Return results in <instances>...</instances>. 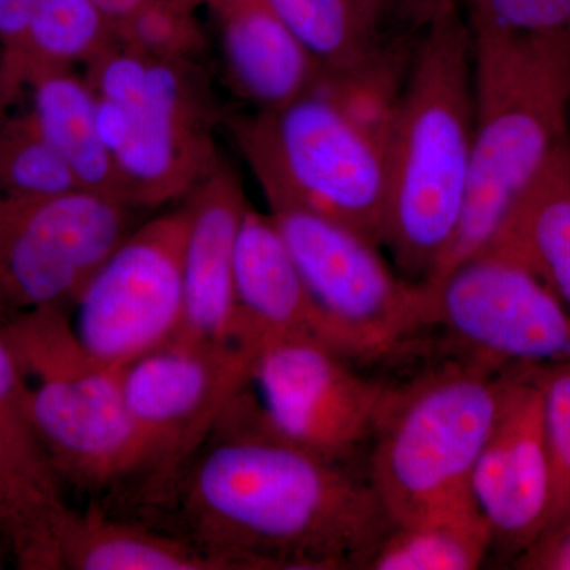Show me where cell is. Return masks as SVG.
Here are the masks:
<instances>
[{
    "instance_id": "cell-3",
    "label": "cell",
    "mask_w": 570,
    "mask_h": 570,
    "mask_svg": "<svg viewBox=\"0 0 570 570\" xmlns=\"http://www.w3.org/2000/svg\"><path fill=\"white\" fill-rule=\"evenodd\" d=\"M469 24L475 102L471 176L459 230L428 281L483 253L521 190L569 141L570 31L521 33Z\"/></svg>"
},
{
    "instance_id": "cell-20",
    "label": "cell",
    "mask_w": 570,
    "mask_h": 570,
    "mask_svg": "<svg viewBox=\"0 0 570 570\" xmlns=\"http://www.w3.org/2000/svg\"><path fill=\"white\" fill-rule=\"evenodd\" d=\"M59 570H227L189 540L102 508L69 509L58 540Z\"/></svg>"
},
{
    "instance_id": "cell-2",
    "label": "cell",
    "mask_w": 570,
    "mask_h": 570,
    "mask_svg": "<svg viewBox=\"0 0 570 570\" xmlns=\"http://www.w3.org/2000/svg\"><path fill=\"white\" fill-rule=\"evenodd\" d=\"M474 127L471 24L459 0H430L385 141L382 246L412 283L434 275L459 230Z\"/></svg>"
},
{
    "instance_id": "cell-4",
    "label": "cell",
    "mask_w": 570,
    "mask_h": 570,
    "mask_svg": "<svg viewBox=\"0 0 570 570\" xmlns=\"http://www.w3.org/2000/svg\"><path fill=\"white\" fill-rule=\"evenodd\" d=\"M227 126L269 212L317 214L382 246L387 124L321 81L294 102L232 116Z\"/></svg>"
},
{
    "instance_id": "cell-34",
    "label": "cell",
    "mask_w": 570,
    "mask_h": 570,
    "mask_svg": "<svg viewBox=\"0 0 570 570\" xmlns=\"http://www.w3.org/2000/svg\"><path fill=\"white\" fill-rule=\"evenodd\" d=\"M171 2L179 3V6L187 7V9H197L202 3H206V0H171Z\"/></svg>"
},
{
    "instance_id": "cell-14",
    "label": "cell",
    "mask_w": 570,
    "mask_h": 570,
    "mask_svg": "<svg viewBox=\"0 0 570 570\" xmlns=\"http://www.w3.org/2000/svg\"><path fill=\"white\" fill-rule=\"evenodd\" d=\"M493 547L519 557L546 531L550 463L538 365L505 367L501 409L471 478Z\"/></svg>"
},
{
    "instance_id": "cell-10",
    "label": "cell",
    "mask_w": 570,
    "mask_h": 570,
    "mask_svg": "<svg viewBox=\"0 0 570 570\" xmlns=\"http://www.w3.org/2000/svg\"><path fill=\"white\" fill-rule=\"evenodd\" d=\"M105 100L126 110V137L112 159L124 200L132 208L189 197L223 160L214 141L223 116L197 62L146 56L132 78Z\"/></svg>"
},
{
    "instance_id": "cell-9",
    "label": "cell",
    "mask_w": 570,
    "mask_h": 570,
    "mask_svg": "<svg viewBox=\"0 0 570 570\" xmlns=\"http://www.w3.org/2000/svg\"><path fill=\"white\" fill-rule=\"evenodd\" d=\"M269 214L311 295L347 341L356 363L407 352L415 336L433 326L430 287L393 273L381 246L317 214Z\"/></svg>"
},
{
    "instance_id": "cell-22",
    "label": "cell",
    "mask_w": 570,
    "mask_h": 570,
    "mask_svg": "<svg viewBox=\"0 0 570 570\" xmlns=\"http://www.w3.org/2000/svg\"><path fill=\"white\" fill-rule=\"evenodd\" d=\"M118 41L115 20L96 0H39L20 55L0 80V110L37 75L88 66Z\"/></svg>"
},
{
    "instance_id": "cell-29",
    "label": "cell",
    "mask_w": 570,
    "mask_h": 570,
    "mask_svg": "<svg viewBox=\"0 0 570 570\" xmlns=\"http://www.w3.org/2000/svg\"><path fill=\"white\" fill-rule=\"evenodd\" d=\"M39 0H0V80L9 73Z\"/></svg>"
},
{
    "instance_id": "cell-25",
    "label": "cell",
    "mask_w": 570,
    "mask_h": 570,
    "mask_svg": "<svg viewBox=\"0 0 570 570\" xmlns=\"http://www.w3.org/2000/svg\"><path fill=\"white\" fill-rule=\"evenodd\" d=\"M80 189L31 112L0 119V195L48 198Z\"/></svg>"
},
{
    "instance_id": "cell-31",
    "label": "cell",
    "mask_w": 570,
    "mask_h": 570,
    "mask_svg": "<svg viewBox=\"0 0 570 570\" xmlns=\"http://www.w3.org/2000/svg\"><path fill=\"white\" fill-rule=\"evenodd\" d=\"M100 7L115 20L116 24L126 20L137 7H140L145 0H96Z\"/></svg>"
},
{
    "instance_id": "cell-23",
    "label": "cell",
    "mask_w": 570,
    "mask_h": 570,
    "mask_svg": "<svg viewBox=\"0 0 570 570\" xmlns=\"http://www.w3.org/2000/svg\"><path fill=\"white\" fill-rule=\"evenodd\" d=\"M493 549L489 521L472 494L393 524L367 570H474Z\"/></svg>"
},
{
    "instance_id": "cell-5",
    "label": "cell",
    "mask_w": 570,
    "mask_h": 570,
    "mask_svg": "<svg viewBox=\"0 0 570 570\" xmlns=\"http://www.w3.org/2000/svg\"><path fill=\"white\" fill-rule=\"evenodd\" d=\"M0 328L63 487L100 494L135 485L140 449L124 401L122 367L82 347L66 307L9 314Z\"/></svg>"
},
{
    "instance_id": "cell-6",
    "label": "cell",
    "mask_w": 570,
    "mask_h": 570,
    "mask_svg": "<svg viewBox=\"0 0 570 570\" xmlns=\"http://www.w3.org/2000/svg\"><path fill=\"white\" fill-rule=\"evenodd\" d=\"M504 370L456 356L390 387L373 439L370 480L393 524L471 491L504 390Z\"/></svg>"
},
{
    "instance_id": "cell-11",
    "label": "cell",
    "mask_w": 570,
    "mask_h": 570,
    "mask_svg": "<svg viewBox=\"0 0 570 570\" xmlns=\"http://www.w3.org/2000/svg\"><path fill=\"white\" fill-rule=\"evenodd\" d=\"M134 212L82 189L48 198L0 195V316L69 307L132 234Z\"/></svg>"
},
{
    "instance_id": "cell-13",
    "label": "cell",
    "mask_w": 570,
    "mask_h": 570,
    "mask_svg": "<svg viewBox=\"0 0 570 570\" xmlns=\"http://www.w3.org/2000/svg\"><path fill=\"white\" fill-rule=\"evenodd\" d=\"M433 326L459 356L504 370L570 356V314L519 262L487 249L428 281Z\"/></svg>"
},
{
    "instance_id": "cell-30",
    "label": "cell",
    "mask_w": 570,
    "mask_h": 570,
    "mask_svg": "<svg viewBox=\"0 0 570 570\" xmlns=\"http://www.w3.org/2000/svg\"><path fill=\"white\" fill-rule=\"evenodd\" d=\"M513 564L523 570H570V520L535 540Z\"/></svg>"
},
{
    "instance_id": "cell-26",
    "label": "cell",
    "mask_w": 570,
    "mask_h": 570,
    "mask_svg": "<svg viewBox=\"0 0 570 570\" xmlns=\"http://www.w3.org/2000/svg\"><path fill=\"white\" fill-rule=\"evenodd\" d=\"M116 31L126 47L163 61L195 62L208 45L195 10L171 0H145Z\"/></svg>"
},
{
    "instance_id": "cell-12",
    "label": "cell",
    "mask_w": 570,
    "mask_h": 570,
    "mask_svg": "<svg viewBox=\"0 0 570 570\" xmlns=\"http://www.w3.org/2000/svg\"><path fill=\"white\" fill-rule=\"evenodd\" d=\"M189 205L134 228L71 302L69 321L82 347L122 367L179 332Z\"/></svg>"
},
{
    "instance_id": "cell-16",
    "label": "cell",
    "mask_w": 570,
    "mask_h": 570,
    "mask_svg": "<svg viewBox=\"0 0 570 570\" xmlns=\"http://www.w3.org/2000/svg\"><path fill=\"white\" fill-rule=\"evenodd\" d=\"M183 322L176 336L197 343L243 340L235 288V253L249 202L224 160L187 197Z\"/></svg>"
},
{
    "instance_id": "cell-32",
    "label": "cell",
    "mask_w": 570,
    "mask_h": 570,
    "mask_svg": "<svg viewBox=\"0 0 570 570\" xmlns=\"http://www.w3.org/2000/svg\"><path fill=\"white\" fill-rule=\"evenodd\" d=\"M362 2L379 14H387L393 7V0H362Z\"/></svg>"
},
{
    "instance_id": "cell-1",
    "label": "cell",
    "mask_w": 570,
    "mask_h": 570,
    "mask_svg": "<svg viewBox=\"0 0 570 570\" xmlns=\"http://www.w3.org/2000/svg\"><path fill=\"white\" fill-rule=\"evenodd\" d=\"M146 509L227 570L367 569L393 528L370 482L273 439L214 430Z\"/></svg>"
},
{
    "instance_id": "cell-7",
    "label": "cell",
    "mask_w": 570,
    "mask_h": 570,
    "mask_svg": "<svg viewBox=\"0 0 570 570\" xmlns=\"http://www.w3.org/2000/svg\"><path fill=\"white\" fill-rule=\"evenodd\" d=\"M317 341L261 336L249 374L216 430L273 439L343 464L371 439L390 385Z\"/></svg>"
},
{
    "instance_id": "cell-28",
    "label": "cell",
    "mask_w": 570,
    "mask_h": 570,
    "mask_svg": "<svg viewBox=\"0 0 570 570\" xmlns=\"http://www.w3.org/2000/svg\"><path fill=\"white\" fill-rule=\"evenodd\" d=\"M468 20L510 32L570 31V0H469Z\"/></svg>"
},
{
    "instance_id": "cell-36",
    "label": "cell",
    "mask_w": 570,
    "mask_h": 570,
    "mask_svg": "<svg viewBox=\"0 0 570 570\" xmlns=\"http://www.w3.org/2000/svg\"><path fill=\"white\" fill-rule=\"evenodd\" d=\"M569 141H570V132H569Z\"/></svg>"
},
{
    "instance_id": "cell-19",
    "label": "cell",
    "mask_w": 570,
    "mask_h": 570,
    "mask_svg": "<svg viewBox=\"0 0 570 570\" xmlns=\"http://www.w3.org/2000/svg\"><path fill=\"white\" fill-rule=\"evenodd\" d=\"M487 249L530 269L570 314V141L521 190Z\"/></svg>"
},
{
    "instance_id": "cell-35",
    "label": "cell",
    "mask_w": 570,
    "mask_h": 570,
    "mask_svg": "<svg viewBox=\"0 0 570 570\" xmlns=\"http://www.w3.org/2000/svg\"><path fill=\"white\" fill-rule=\"evenodd\" d=\"M463 2H466V3H468V2H469V0H463Z\"/></svg>"
},
{
    "instance_id": "cell-24",
    "label": "cell",
    "mask_w": 570,
    "mask_h": 570,
    "mask_svg": "<svg viewBox=\"0 0 570 570\" xmlns=\"http://www.w3.org/2000/svg\"><path fill=\"white\" fill-rule=\"evenodd\" d=\"M285 28L313 56L324 75L362 69L387 45L384 18L362 0H265Z\"/></svg>"
},
{
    "instance_id": "cell-21",
    "label": "cell",
    "mask_w": 570,
    "mask_h": 570,
    "mask_svg": "<svg viewBox=\"0 0 570 570\" xmlns=\"http://www.w3.org/2000/svg\"><path fill=\"white\" fill-rule=\"evenodd\" d=\"M26 91L31 94L33 122L45 140L61 156L82 190L124 202L115 160L100 140L96 94L71 70L37 75Z\"/></svg>"
},
{
    "instance_id": "cell-27",
    "label": "cell",
    "mask_w": 570,
    "mask_h": 570,
    "mask_svg": "<svg viewBox=\"0 0 570 570\" xmlns=\"http://www.w3.org/2000/svg\"><path fill=\"white\" fill-rule=\"evenodd\" d=\"M538 381L550 463V505L543 531L547 534L570 520V356L551 365H538Z\"/></svg>"
},
{
    "instance_id": "cell-18",
    "label": "cell",
    "mask_w": 570,
    "mask_h": 570,
    "mask_svg": "<svg viewBox=\"0 0 570 570\" xmlns=\"http://www.w3.org/2000/svg\"><path fill=\"white\" fill-rule=\"evenodd\" d=\"M206 3L219 24L228 81L257 110L284 107L321 85V63L265 0Z\"/></svg>"
},
{
    "instance_id": "cell-8",
    "label": "cell",
    "mask_w": 570,
    "mask_h": 570,
    "mask_svg": "<svg viewBox=\"0 0 570 570\" xmlns=\"http://www.w3.org/2000/svg\"><path fill=\"white\" fill-rule=\"evenodd\" d=\"M254 344L171 337L122 366V393L140 449L137 497L148 505L204 448L245 385Z\"/></svg>"
},
{
    "instance_id": "cell-33",
    "label": "cell",
    "mask_w": 570,
    "mask_h": 570,
    "mask_svg": "<svg viewBox=\"0 0 570 570\" xmlns=\"http://www.w3.org/2000/svg\"><path fill=\"white\" fill-rule=\"evenodd\" d=\"M7 560L11 561L10 550L6 539H3L2 532H0V568H2V564H6Z\"/></svg>"
},
{
    "instance_id": "cell-15",
    "label": "cell",
    "mask_w": 570,
    "mask_h": 570,
    "mask_svg": "<svg viewBox=\"0 0 570 570\" xmlns=\"http://www.w3.org/2000/svg\"><path fill=\"white\" fill-rule=\"evenodd\" d=\"M63 489L0 328V532L18 569L59 570V531L71 508Z\"/></svg>"
},
{
    "instance_id": "cell-17",
    "label": "cell",
    "mask_w": 570,
    "mask_h": 570,
    "mask_svg": "<svg viewBox=\"0 0 570 570\" xmlns=\"http://www.w3.org/2000/svg\"><path fill=\"white\" fill-rule=\"evenodd\" d=\"M235 288L246 340L306 337L355 362L347 341L311 295L272 214L253 206L236 242Z\"/></svg>"
}]
</instances>
